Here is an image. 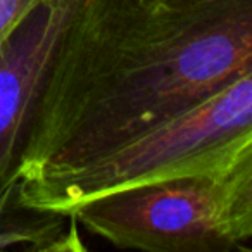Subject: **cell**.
I'll return each instance as SVG.
<instances>
[{"label":"cell","instance_id":"obj_2","mask_svg":"<svg viewBox=\"0 0 252 252\" xmlns=\"http://www.w3.org/2000/svg\"><path fill=\"white\" fill-rule=\"evenodd\" d=\"M252 158V73L195 107L63 171L19 182L14 202L69 218L81 204L162 180L218 173Z\"/></svg>","mask_w":252,"mask_h":252},{"label":"cell","instance_id":"obj_1","mask_svg":"<svg viewBox=\"0 0 252 252\" xmlns=\"http://www.w3.org/2000/svg\"><path fill=\"white\" fill-rule=\"evenodd\" d=\"M252 73V0H76L23 149L19 182L63 171Z\"/></svg>","mask_w":252,"mask_h":252},{"label":"cell","instance_id":"obj_3","mask_svg":"<svg viewBox=\"0 0 252 252\" xmlns=\"http://www.w3.org/2000/svg\"><path fill=\"white\" fill-rule=\"evenodd\" d=\"M71 216L105 242L145 252L251 251L252 158L81 204Z\"/></svg>","mask_w":252,"mask_h":252},{"label":"cell","instance_id":"obj_5","mask_svg":"<svg viewBox=\"0 0 252 252\" xmlns=\"http://www.w3.org/2000/svg\"><path fill=\"white\" fill-rule=\"evenodd\" d=\"M38 0H0V47Z\"/></svg>","mask_w":252,"mask_h":252},{"label":"cell","instance_id":"obj_4","mask_svg":"<svg viewBox=\"0 0 252 252\" xmlns=\"http://www.w3.org/2000/svg\"><path fill=\"white\" fill-rule=\"evenodd\" d=\"M74 2L38 0L0 47V223L14 202L33 109Z\"/></svg>","mask_w":252,"mask_h":252}]
</instances>
